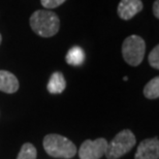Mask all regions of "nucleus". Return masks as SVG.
<instances>
[{"label": "nucleus", "instance_id": "1", "mask_svg": "<svg viewBox=\"0 0 159 159\" xmlns=\"http://www.w3.org/2000/svg\"><path fill=\"white\" fill-rule=\"evenodd\" d=\"M30 27L37 35L41 37H52L58 33L60 20L54 11L39 9L31 15Z\"/></svg>", "mask_w": 159, "mask_h": 159}, {"label": "nucleus", "instance_id": "2", "mask_svg": "<svg viewBox=\"0 0 159 159\" xmlns=\"http://www.w3.org/2000/svg\"><path fill=\"white\" fill-rule=\"evenodd\" d=\"M43 149L50 156L55 158H72L77 154V147L67 138L56 133L44 136Z\"/></svg>", "mask_w": 159, "mask_h": 159}, {"label": "nucleus", "instance_id": "3", "mask_svg": "<svg viewBox=\"0 0 159 159\" xmlns=\"http://www.w3.org/2000/svg\"><path fill=\"white\" fill-rule=\"evenodd\" d=\"M136 143L135 135L129 129L120 131L110 143H107L104 155L107 159H119L131 150Z\"/></svg>", "mask_w": 159, "mask_h": 159}, {"label": "nucleus", "instance_id": "4", "mask_svg": "<svg viewBox=\"0 0 159 159\" xmlns=\"http://www.w3.org/2000/svg\"><path fill=\"white\" fill-rule=\"evenodd\" d=\"M146 54V43L139 35L126 37L122 43V56L127 64L139 66L143 62Z\"/></svg>", "mask_w": 159, "mask_h": 159}, {"label": "nucleus", "instance_id": "5", "mask_svg": "<svg viewBox=\"0 0 159 159\" xmlns=\"http://www.w3.org/2000/svg\"><path fill=\"white\" fill-rule=\"evenodd\" d=\"M107 141L99 138L95 141L87 139L81 145L79 150L80 159H100L107 151Z\"/></svg>", "mask_w": 159, "mask_h": 159}, {"label": "nucleus", "instance_id": "6", "mask_svg": "<svg viewBox=\"0 0 159 159\" xmlns=\"http://www.w3.org/2000/svg\"><path fill=\"white\" fill-rule=\"evenodd\" d=\"M159 141L157 138L147 139L141 142L136 150L134 159H158Z\"/></svg>", "mask_w": 159, "mask_h": 159}, {"label": "nucleus", "instance_id": "7", "mask_svg": "<svg viewBox=\"0 0 159 159\" xmlns=\"http://www.w3.org/2000/svg\"><path fill=\"white\" fill-rule=\"evenodd\" d=\"M144 8L142 0H121L117 12L122 20H130Z\"/></svg>", "mask_w": 159, "mask_h": 159}, {"label": "nucleus", "instance_id": "8", "mask_svg": "<svg viewBox=\"0 0 159 159\" xmlns=\"http://www.w3.org/2000/svg\"><path fill=\"white\" fill-rule=\"evenodd\" d=\"M20 87L17 77L7 70H0V91L7 94L17 92Z\"/></svg>", "mask_w": 159, "mask_h": 159}, {"label": "nucleus", "instance_id": "9", "mask_svg": "<svg viewBox=\"0 0 159 159\" xmlns=\"http://www.w3.org/2000/svg\"><path fill=\"white\" fill-rule=\"evenodd\" d=\"M66 88V81L61 72L56 71L51 75L49 83L47 85L48 91L51 94H60Z\"/></svg>", "mask_w": 159, "mask_h": 159}, {"label": "nucleus", "instance_id": "10", "mask_svg": "<svg viewBox=\"0 0 159 159\" xmlns=\"http://www.w3.org/2000/svg\"><path fill=\"white\" fill-rule=\"evenodd\" d=\"M85 60V53L81 47L75 46L72 47L68 53L66 54V62L69 65L80 66L83 64Z\"/></svg>", "mask_w": 159, "mask_h": 159}, {"label": "nucleus", "instance_id": "11", "mask_svg": "<svg viewBox=\"0 0 159 159\" xmlns=\"http://www.w3.org/2000/svg\"><path fill=\"white\" fill-rule=\"evenodd\" d=\"M144 95L148 99H157L159 97V78L155 77L144 88Z\"/></svg>", "mask_w": 159, "mask_h": 159}, {"label": "nucleus", "instance_id": "12", "mask_svg": "<svg viewBox=\"0 0 159 159\" xmlns=\"http://www.w3.org/2000/svg\"><path fill=\"white\" fill-rule=\"evenodd\" d=\"M36 157H37L36 148L32 144H30V143H26V144L22 146L17 159H36Z\"/></svg>", "mask_w": 159, "mask_h": 159}, {"label": "nucleus", "instance_id": "13", "mask_svg": "<svg viewBox=\"0 0 159 159\" xmlns=\"http://www.w3.org/2000/svg\"><path fill=\"white\" fill-rule=\"evenodd\" d=\"M148 60L152 67L155 69H159V46L158 44L151 51L150 54H149Z\"/></svg>", "mask_w": 159, "mask_h": 159}, {"label": "nucleus", "instance_id": "14", "mask_svg": "<svg viewBox=\"0 0 159 159\" xmlns=\"http://www.w3.org/2000/svg\"><path fill=\"white\" fill-rule=\"evenodd\" d=\"M65 1L66 0H40V3L44 8H56Z\"/></svg>", "mask_w": 159, "mask_h": 159}, {"label": "nucleus", "instance_id": "15", "mask_svg": "<svg viewBox=\"0 0 159 159\" xmlns=\"http://www.w3.org/2000/svg\"><path fill=\"white\" fill-rule=\"evenodd\" d=\"M153 15L156 19H159V0H155L153 3Z\"/></svg>", "mask_w": 159, "mask_h": 159}, {"label": "nucleus", "instance_id": "16", "mask_svg": "<svg viewBox=\"0 0 159 159\" xmlns=\"http://www.w3.org/2000/svg\"><path fill=\"white\" fill-rule=\"evenodd\" d=\"M1 41H2V36H1V34H0V44H1Z\"/></svg>", "mask_w": 159, "mask_h": 159}]
</instances>
